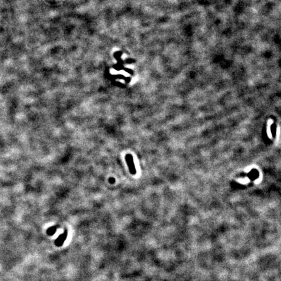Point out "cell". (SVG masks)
Segmentation results:
<instances>
[{"label":"cell","mask_w":281,"mask_h":281,"mask_svg":"<svg viewBox=\"0 0 281 281\" xmlns=\"http://www.w3.org/2000/svg\"><path fill=\"white\" fill-rule=\"evenodd\" d=\"M56 232V227L55 226H52V227H50L47 230V234H48L49 236H52L55 234V232Z\"/></svg>","instance_id":"obj_2"},{"label":"cell","mask_w":281,"mask_h":281,"mask_svg":"<svg viewBox=\"0 0 281 281\" xmlns=\"http://www.w3.org/2000/svg\"><path fill=\"white\" fill-rule=\"evenodd\" d=\"M66 236H67V232L65 231L64 233H63V234H61L60 236L58 237V238L55 240V245L58 247L61 246V245L64 243V241L66 240Z\"/></svg>","instance_id":"obj_1"}]
</instances>
